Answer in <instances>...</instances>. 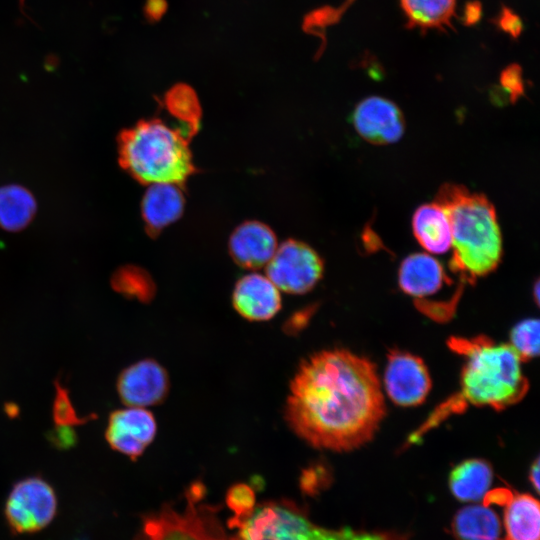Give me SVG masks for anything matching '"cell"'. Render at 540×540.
<instances>
[{
    "label": "cell",
    "mask_w": 540,
    "mask_h": 540,
    "mask_svg": "<svg viewBox=\"0 0 540 540\" xmlns=\"http://www.w3.org/2000/svg\"><path fill=\"white\" fill-rule=\"evenodd\" d=\"M375 364L343 348L309 355L289 385L284 417L316 449L349 452L371 441L386 414Z\"/></svg>",
    "instance_id": "1"
},
{
    "label": "cell",
    "mask_w": 540,
    "mask_h": 540,
    "mask_svg": "<svg viewBox=\"0 0 540 540\" xmlns=\"http://www.w3.org/2000/svg\"><path fill=\"white\" fill-rule=\"evenodd\" d=\"M435 202L445 211L451 227L452 272L467 282L493 272L503 252L493 204L485 195L456 184H443Z\"/></svg>",
    "instance_id": "2"
},
{
    "label": "cell",
    "mask_w": 540,
    "mask_h": 540,
    "mask_svg": "<svg viewBox=\"0 0 540 540\" xmlns=\"http://www.w3.org/2000/svg\"><path fill=\"white\" fill-rule=\"evenodd\" d=\"M450 347L464 357L457 404L502 410L521 401L529 389L522 360L509 343L485 336L451 338Z\"/></svg>",
    "instance_id": "3"
},
{
    "label": "cell",
    "mask_w": 540,
    "mask_h": 540,
    "mask_svg": "<svg viewBox=\"0 0 540 540\" xmlns=\"http://www.w3.org/2000/svg\"><path fill=\"white\" fill-rule=\"evenodd\" d=\"M190 136L161 119L142 120L121 134L120 163L142 183L180 185L195 171Z\"/></svg>",
    "instance_id": "4"
},
{
    "label": "cell",
    "mask_w": 540,
    "mask_h": 540,
    "mask_svg": "<svg viewBox=\"0 0 540 540\" xmlns=\"http://www.w3.org/2000/svg\"><path fill=\"white\" fill-rule=\"evenodd\" d=\"M235 529L236 533L228 540H391L388 533L321 527L286 499L256 505Z\"/></svg>",
    "instance_id": "5"
},
{
    "label": "cell",
    "mask_w": 540,
    "mask_h": 540,
    "mask_svg": "<svg viewBox=\"0 0 540 540\" xmlns=\"http://www.w3.org/2000/svg\"><path fill=\"white\" fill-rule=\"evenodd\" d=\"M203 499L204 488L195 483L186 493L182 511L166 504L145 515L133 540H228L219 518V506Z\"/></svg>",
    "instance_id": "6"
},
{
    "label": "cell",
    "mask_w": 540,
    "mask_h": 540,
    "mask_svg": "<svg viewBox=\"0 0 540 540\" xmlns=\"http://www.w3.org/2000/svg\"><path fill=\"white\" fill-rule=\"evenodd\" d=\"M57 512V498L52 486L33 476L16 482L5 502L4 514L11 530L18 534L34 533L48 526Z\"/></svg>",
    "instance_id": "7"
},
{
    "label": "cell",
    "mask_w": 540,
    "mask_h": 540,
    "mask_svg": "<svg viewBox=\"0 0 540 540\" xmlns=\"http://www.w3.org/2000/svg\"><path fill=\"white\" fill-rule=\"evenodd\" d=\"M323 261L307 244L287 240L277 249L266 265V276L279 289L290 294H304L323 275Z\"/></svg>",
    "instance_id": "8"
},
{
    "label": "cell",
    "mask_w": 540,
    "mask_h": 540,
    "mask_svg": "<svg viewBox=\"0 0 540 540\" xmlns=\"http://www.w3.org/2000/svg\"><path fill=\"white\" fill-rule=\"evenodd\" d=\"M431 386L428 368L420 357L401 350L389 352L382 388L394 404L418 406L427 398Z\"/></svg>",
    "instance_id": "9"
},
{
    "label": "cell",
    "mask_w": 540,
    "mask_h": 540,
    "mask_svg": "<svg viewBox=\"0 0 540 540\" xmlns=\"http://www.w3.org/2000/svg\"><path fill=\"white\" fill-rule=\"evenodd\" d=\"M156 432L157 424L149 410L129 406L109 415L105 438L112 449L135 460L151 444Z\"/></svg>",
    "instance_id": "10"
},
{
    "label": "cell",
    "mask_w": 540,
    "mask_h": 540,
    "mask_svg": "<svg viewBox=\"0 0 540 540\" xmlns=\"http://www.w3.org/2000/svg\"><path fill=\"white\" fill-rule=\"evenodd\" d=\"M352 122L364 140L376 145L396 143L405 131V120L400 108L381 96L362 99L353 111Z\"/></svg>",
    "instance_id": "11"
},
{
    "label": "cell",
    "mask_w": 540,
    "mask_h": 540,
    "mask_svg": "<svg viewBox=\"0 0 540 540\" xmlns=\"http://www.w3.org/2000/svg\"><path fill=\"white\" fill-rule=\"evenodd\" d=\"M116 387L124 404L145 408L165 399L169 390V377L157 361L143 359L122 370Z\"/></svg>",
    "instance_id": "12"
},
{
    "label": "cell",
    "mask_w": 540,
    "mask_h": 540,
    "mask_svg": "<svg viewBox=\"0 0 540 540\" xmlns=\"http://www.w3.org/2000/svg\"><path fill=\"white\" fill-rule=\"evenodd\" d=\"M232 303L235 310L250 321H266L281 308L279 289L264 275L251 273L235 285Z\"/></svg>",
    "instance_id": "13"
},
{
    "label": "cell",
    "mask_w": 540,
    "mask_h": 540,
    "mask_svg": "<svg viewBox=\"0 0 540 540\" xmlns=\"http://www.w3.org/2000/svg\"><path fill=\"white\" fill-rule=\"evenodd\" d=\"M276 249L274 232L257 221H248L238 226L229 240L231 257L246 269H258L267 265Z\"/></svg>",
    "instance_id": "14"
},
{
    "label": "cell",
    "mask_w": 540,
    "mask_h": 540,
    "mask_svg": "<svg viewBox=\"0 0 540 540\" xmlns=\"http://www.w3.org/2000/svg\"><path fill=\"white\" fill-rule=\"evenodd\" d=\"M441 263L426 253L407 256L398 270L400 289L414 298H425L438 292L447 281Z\"/></svg>",
    "instance_id": "15"
},
{
    "label": "cell",
    "mask_w": 540,
    "mask_h": 540,
    "mask_svg": "<svg viewBox=\"0 0 540 540\" xmlns=\"http://www.w3.org/2000/svg\"><path fill=\"white\" fill-rule=\"evenodd\" d=\"M141 208L148 231L158 233L182 215L184 196L177 184H150L143 197Z\"/></svg>",
    "instance_id": "16"
},
{
    "label": "cell",
    "mask_w": 540,
    "mask_h": 540,
    "mask_svg": "<svg viewBox=\"0 0 540 540\" xmlns=\"http://www.w3.org/2000/svg\"><path fill=\"white\" fill-rule=\"evenodd\" d=\"M412 230L418 243L430 253L443 254L451 248L450 223L445 211L436 202L423 204L415 210Z\"/></svg>",
    "instance_id": "17"
},
{
    "label": "cell",
    "mask_w": 540,
    "mask_h": 540,
    "mask_svg": "<svg viewBox=\"0 0 540 540\" xmlns=\"http://www.w3.org/2000/svg\"><path fill=\"white\" fill-rule=\"evenodd\" d=\"M493 480V470L488 462L472 458L457 464L449 475V488L462 502L479 501L488 491Z\"/></svg>",
    "instance_id": "18"
},
{
    "label": "cell",
    "mask_w": 540,
    "mask_h": 540,
    "mask_svg": "<svg viewBox=\"0 0 540 540\" xmlns=\"http://www.w3.org/2000/svg\"><path fill=\"white\" fill-rule=\"evenodd\" d=\"M451 530L455 540H499L501 523L489 506L469 505L454 515Z\"/></svg>",
    "instance_id": "19"
},
{
    "label": "cell",
    "mask_w": 540,
    "mask_h": 540,
    "mask_svg": "<svg viewBox=\"0 0 540 540\" xmlns=\"http://www.w3.org/2000/svg\"><path fill=\"white\" fill-rule=\"evenodd\" d=\"M457 0H400L406 17V26L422 32L436 29L446 32L451 29Z\"/></svg>",
    "instance_id": "20"
},
{
    "label": "cell",
    "mask_w": 540,
    "mask_h": 540,
    "mask_svg": "<svg viewBox=\"0 0 540 540\" xmlns=\"http://www.w3.org/2000/svg\"><path fill=\"white\" fill-rule=\"evenodd\" d=\"M539 502L530 494L513 495L504 513V540H539Z\"/></svg>",
    "instance_id": "21"
},
{
    "label": "cell",
    "mask_w": 540,
    "mask_h": 540,
    "mask_svg": "<svg viewBox=\"0 0 540 540\" xmlns=\"http://www.w3.org/2000/svg\"><path fill=\"white\" fill-rule=\"evenodd\" d=\"M36 203L32 194L18 185L0 187V226L16 231L32 219Z\"/></svg>",
    "instance_id": "22"
},
{
    "label": "cell",
    "mask_w": 540,
    "mask_h": 540,
    "mask_svg": "<svg viewBox=\"0 0 540 540\" xmlns=\"http://www.w3.org/2000/svg\"><path fill=\"white\" fill-rule=\"evenodd\" d=\"M539 331L538 319L522 320L511 330L509 344L522 362L531 360L539 354Z\"/></svg>",
    "instance_id": "23"
},
{
    "label": "cell",
    "mask_w": 540,
    "mask_h": 540,
    "mask_svg": "<svg viewBox=\"0 0 540 540\" xmlns=\"http://www.w3.org/2000/svg\"><path fill=\"white\" fill-rule=\"evenodd\" d=\"M170 113L187 125L197 128L199 106L194 92L186 86L173 88L166 97Z\"/></svg>",
    "instance_id": "24"
},
{
    "label": "cell",
    "mask_w": 540,
    "mask_h": 540,
    "mask_svg": "<svg viewBox=\"0 0 540 540\" xmlns=\"http://www.w3.org/2000/svg\"><path fill=\"white\" fill-rule=\"evenodd\" d=\"M225 500L228 508L233 512V516L228 521V526L231 529H235L247 519L256 506L253 488L244 483L231 486Z\"/></svg>",
    "instance_id": "25"
},
{
    "label": "cell",
    "mask_w": 540,
    "mask_h": 540,
    "mask_svg": "<svg viewBox=\"0 0 540 540\" xmlns=\"http://www.w3.org/2000/svg\"><path fill=\"white\" fill-rule=\"evenodd\" d=\"M112 284L118 292L141 300L147 299L150 295L147 276L134 268H123L116 272Z\"/></svg>",
    "instance_id": "26"
},
{
    "label": "cell",
    "mask_w": 540,
    "mask_h": 540,
    "mask_svg": "<svg viewBox=\"0 0 540 540\" xmlns=\"http://www.w3.org/2000/svg\"><path fill=\"white\" fill-rule=\"evenodd\" d=\"M56 396L53 402V420L56 426H71L85 423L91 417H80L74 409L68 391L56 382Z\"/></svg>",
    "instance_id": "27"
},
{
    "label": "cell",
    "mask_w": 540,
    "mask_h": 540,
    "mask_svg": "<svg viewBox=\"0 0 540 540\" xmlns=\"http://www.w3.org/2000/svg\"><path fill=\"white\" fill-rule=\"evenodd\" d=\"M500 87L508 94L512 103L524 95L523 70L517 63L505 67L500 73Z\"/></svg>",
    "instance_id": "28"
},
{
    "label": "cell",
    "mask_w": 540,
    "mask_h": 540,
    "mask_svg": "<svg viewBox=\"0 0 540 540\" xmlns=\"http://www.w3.org/2000/svg\"><path fill=\"white\" fill-rule=\"evenodd\" d=\"M494 24L502 32L516 39L523 31V22L511 8L502 6L498 15L493 19Z\"/></svg>",
    "instance_id": "29"
},
{
    "label": "cell",
    "mask_w": 540,
    "mask_h": 540,
    "mask_svg": "<svg viewBox=\"0 0 540 540\" xmlns=\"http://www.w3.org/2000/svg\"><path fill=\"white\" fill-rule=\"evenodd\" d=\"M76 433L70 426H56L50 432L49 440L58 448H70L76 443Z\"/></svg>",
    "instance_id": "30"
},
{
    "label": "cell",
    "mask_w": 540,
    "mask_h": 540,
    "mask_svg": "<svg viewBox=\"0 0 540 540\" xmlns=\"http://www.w3.org/2000/svg\"><path fill=\"white\" fill-rule=\"evenodd\" d=\"M482 4L478 0L469 1L465 4L462 20L464 25L472 26L479 22L482 16Z\"/></svg>",
    "instance_id": "31"
},
{
    "label": "cell",
    "mask_w": 540,
    "mask_h": 540,
    "mask_svg": "<svg viewBox=\"0 0 540 540\" xmlns=\"http://www.w3.org/2000/svg\"><path fill=\"white\" fill-rule=\"evenodd\" d=\"M512 497L513 494L508 489H495L484 495V505L490 506L491 504H496L506 506L511 501Z\"/></svg>",
    "instance_id": "32"
},
{
    "label": "cell",
    "mask_w": 540,
    "mask_h": 540,
    "mask_svg": "<svg viewBox=\"0 0 540 540\" xmlns=\"http://www.w3.org/2000/svg\"><path fill=\"white\" fill-rule=\"evenodd\" d=\"M354 0H347V2L339 10H321L316 13L317 16L314 17V22L328 24L332 22L333 18H337Z\"/></svg>",
    "instance_id": "33"
},
{
    "label": "cell",
    "mask_w": 540,
    "mask_h": 540,
    "mask_svg": "<svg viewBox=\"0 0 540 540\" xmlns=\"http://www.w3.org/2000/svg\"><path fill=\"white\" fill-rule=\"evenodd\" d=\"M164 11L163 0H148L146 4V13L149 17L156 18Z\"/></svg>",
    "instance_id": "34"
},
{
    "label": "cell",
    "mask_w": 540,
    "mask_h": 540,
    "mask_svg": "<svg viewBox=\"0 0 540 540\" xmlns=\"http://www.w3.org/2000/svg\"><path fill=\"white\" fill-rule=\"evenodd\" d=\"M539 459L537 458L531 465L529 471V480L531 481L535 491L539 493Z\"/></svg>",
    "instance_id": "35"
},
{
    "label": "cell",
    "mask_w": 540,
    "mask_h": 540,
    "mask_svg": "<svg viewBox=\"0 0 540 540\" xmlns=\"http://www.w3.org/2000/svg\"><path fill=\"white\" fill-rule=\"evenodd\" d=\"M538 291H539V284H538V282H536V284H535V298H536L537 302H538V297H539Z\"/></svg>",
    "instance_id": "36"
},
{
    "label": "cell",
    "mask_w": 540,
    "mask_h": 540,
    "mask_svg": "<svg viewBox=\"0 0 540 540\" xmlns=\"http://www.w3.org/2000/svg\"><path fill=\"white\" fill-rule=\"evenodd\" d=\"M20 2H21V6H23L24 0H20Z\"/></svg>",
    "instance_id": "37"
}]
</instances>
